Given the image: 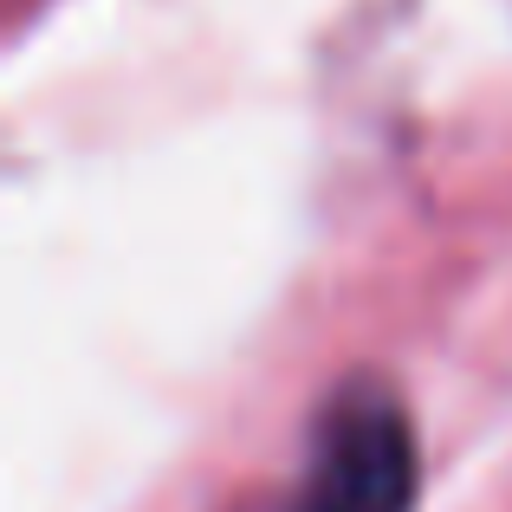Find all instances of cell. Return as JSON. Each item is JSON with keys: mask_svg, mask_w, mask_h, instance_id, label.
I'll return each instance as SVG.
<instances>
[{"mask_svg": "<svg viewBox=\"0 0 512 512\" xmlns=\"http://www.w3.org/2000/svg\"><path fill=\"white\" fill-rule=\"evenodd\" d=\"M415 441L383 389L357 383L325 409L305 474V512H409Z\"/></svg>", "mask_w": 512, "mask_h": 512, "instance_id": "cell-1", "label": "cell"}]
</instances>
